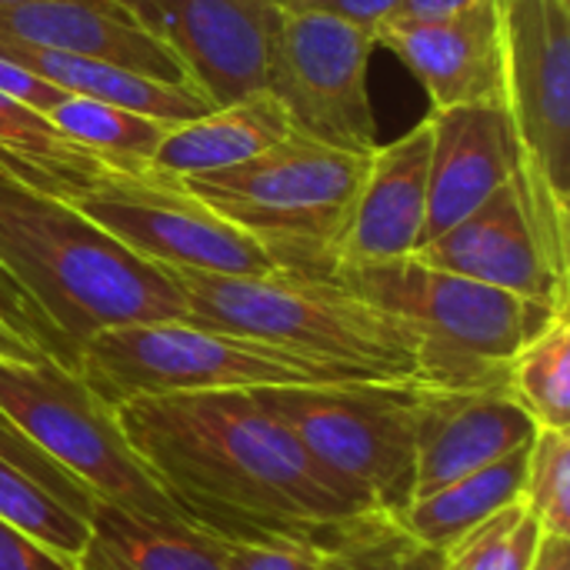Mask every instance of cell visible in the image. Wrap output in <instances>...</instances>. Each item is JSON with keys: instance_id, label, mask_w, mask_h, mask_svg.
I'll list each match as a JSON object with an SVG mask.
<instances>
[{"instance_id": "8d00e7d4", "label": "cell", "mask_w": 570, "mask_h": 570, "mask_svg": "<svg viewBox=\"0 0 570 570\" xmlns=\"http://www.w3.org/2000/svg\"><path fill=\"white\" fill-rule=\"evenodd\" d=\"M407 570H448L444 551H434V548H421V544H414Z\"/></svg>"}, {"instance_id": "f1b7e54d", "label": "cell", "mask_w": 570, "mask_h": 570, "mask_svg": "<svg viewBox=\"0 0 570 570\" xmlns=\"http://www.w3.org/2000/svg\"><path fill=\"white\" fill-rule=\"evenodd\" d=\"M414 541L391 514L347 521L321 554L317 570H407Z\"/></svg>"}, {"instance_id": "44dd1931", "label": "cell", "mask_w": 570, "mask_h": 570, "mask_svg": "<svg viewBox=\"0 0 570 570\" xmlns=\"http://www.w3.org/2000/svg\"><path fill=\"white\" fill-rule=\"evenodd\" d=\"M0 53L7 60L20 63L23 70L50 80L63 94L94 97V100H104L114 107H127L144 117L164 120V124H187V120L214 110L204 100V94L187 80H157V77H147V73L107 63V60L57 53V50L30 47V43H17V40H0Z\"/></svg>"}, {"instance_id": "83f0119b", "label": "cell", "mask_w": 570, "mask_h": 570, "mask_svg": "<svg viewBox=\"0 0 570 570\" xmlns=\"http://www.w3.org/2000/svg\"><path fill=\"white\" fill-rule=\"evenodd\" d=\"M524 511L541 524V534L570 538V434L558 428H538L528 478L521 488Z\"/></svg>"}, {"instance_id": "2e32d148", "label": "cell", "mask_w": 570, "mask_h": 570, "mask_svg": "<svg viewBox=\"0 0 570 570\" xmlns=\"http://www.w3.org/2000/svg\"><path fill=\"white\" fill-rule=\"evenodd\" d=\"M428 224L424 244L478 210L524 160L504 104H464L431 110ZM421 244V247H424Z\"/></svg>"}, {"instance_id": "7402d4cb", "label": "cell", "mask_w": 570, "mask_h": 570, "mask_svg": "<svg viewBox=\"0 0 570 570\" xmlns=\"http://www.w3.org/2000/svg\"><path fill=\"white\" fill-rule=\"evenodd\" d=\"M531 444L494 461V464H488V468H481V471H474V474H464V478L444 484L441 491H434L428 498L411 501L404 508V514L397 518L401 528L411 534L414 544L448 551L471 528H478L481 521H488L501 508L521 501Z\"/></svg>"}, {"instance_id": "7a4b0ae2", "label": "cell", "mask_w": 570, "mask_h": 570, "mask_svg": "<svg viewBox=\"0 0 570 570\" xmlns=\"http://www.w3.org/2000/svg\"><path fill=\"white\" fill-rule=\"evenodd\" d=\"M0 271L47 331L53 361L77 371V351L107 327L184 321L167 267L144 261L70 200L0 167Z\"/></svg>"}, {"instance_id": "cb8c5ba5", "label": "cell", "mask_w": 570, "mask_h": 570, "mask_svg": "<svg viewBox=\"0 0 570 570\" xmlns=\"http://www.w3.org/2000/svg\"><path fill=\"white\" fill-rule=\"evenodd\" d=\"M90 504L94 494L77 481L47 478L0 454V521L13 524L73 564L87 541Z\"/></svg>"}, {"instance_id": "8992f818", "label": "cell", "mask_w": 570, "mask_h": 570, "mask_svg": "<svg viewBox=\"0 0 570 570\" xmlns=\"http://www.w3.org/2000/svg\"><path fill=\"white\" fill-rule=\"evenodd\" d=\"M424 387L414 381H347L254 387V394L354 508L401 518L414 498Z\"/></svg>"}, {"instance_id": "d6986e66", "label": "cell", "mask_w": 570, "mask_h": 570, "mask_svg": "<svg viewBox=\"0 0 570 570\" xmlns=\"http://www.w3.org/2000/svg\"><path fill=\"white\" fill-rule=\"evenodd\" d=\"M227 544L187 521H164L94 498L77 570H224Z\"/></svg>"}, {"instance_id": "e575fe53", "label": "cell", "mask_w": 570, "mask_h": 570, "mask_svg": "<svg viewBox=\"0 0 570 570\" xmlns=\"http://www.w3.org/2000/svg\"><path fill=\"white\" fill-rule=\"evenodd\" d=\"M50 354H43L33 341H27L23 334H17L3 317H0V361H17V364H37L47 361Z\"/></svg>"}, {"instance_id": "ffe728a7", "label": "cell", "mask_w": 570, "mask_h": 570, "mask_svg": "<svg viewBox=\"0 0 570 570\" xmlns=\"http://www.w3.org/2000/svg\"><path fill=\"white\" fill-rule=\"evenodd\" d=\"M291 134L284 107L271 90L214 107L187 124H174L157 144L150 167L167 177H197L244 164Z\"/></svg>"}, {"instance_id": "3957f363", "label": "cell", "mask_w": 570, "mask_h": 570, "mask_svg": "<svg viewBox=\"0 0 570 570\" xmlns=\"http://www.w3.org/2000/svg\"><path fill=\"white\" fill-rule=\"evenodd\" d=\"M187 321L254 337L357 381H421V341L407 321L364 301L337 277L271 271L207 274L167 267Z\"/></svg>"}, {"instance_id": "603a6c76", "label": "cell", "mask_w": 570, "mask_h": 570, "mask_svg": "<svg viewBox=\"0 0 570 570\" xmlns=\"http://www.w3.org/2000/svg\"><path fill=\"white\" fill-rule=\"evenodd\" d=\"M0 167L30 187L73 200L107 164L70 144L40 110L0 94Z\"/></svg>"}, {"instance_id": "836d02e7", "label": "cell", "mask_w": 570, "mask_h": 570, "mask_svg": "<svg viewBox=\"0 0 570 570\" xmlns=\"http://www.w3.org/2000/svg\"><path fill=\"white\" fill-rule=\"evenodd\" d=\"M478 3H484V0H397V10L391 20H434V17L461 13Z\"/></svg>"}, {"instance_id": "5bb4252c", "label": "cell", "mask_w": 570, "mask_h": 570, "mask_svg": "<svg viewBox=\"0 0 570 570\" xmlns=\"http://www.w3.org/2000/svg\"><path fill=\"white\" fill-rule=\"evenodd\" d=\"M431 117L367 154V167L344 230L334 244V271L411 257L428 224Z\"/></svg>"}, {"instance_id": "484cf974", "label": "cell", "mask_w": 570, "mask_h": 570, "mask_svg": "<svg viewBox=\"0 0 570 570\" xmlns=\"http://www.w3.org/2000/svg\"><path fill=\"white\" fill-rule=\"evenodd\" d=\"M511 397L538 428H570V314H554L508 367Z\"/></svg>"}, {"instance_id": "4dcf8cb0", "label": "cell", "mask_w": 570, "mask_h": 570, "mask_svg": "<svg viewBox=\"0 0 570 570\" xmlns=\"http://www.w3.org/2000/svg\"><path fill=\"white\" fill-rule=\"evenodd\" d=\"M274 7L287 10V13L334 17V20H344V23L377 33V27H384L394 17L397 0H274Z\"/></svg>"}, {"instance_id": "d6a6232c", "label": "cell", "mask_w": 570, "mask_h": 570, "mask_svg": "<svg viewBox=\"0 0 570 570\" xmlns=\"http://www.w3.org/2000/svg\"><path fill=\"white\" fill-rule=\"evenodd\" d=\"M0 94L27 104V107L40 110V114H47L63 97L60 87H53L50 80H43V77H37L30 70H23L20 63L7 60L3 53H0Z\"/></svg>"}, {"instance_id": "7c38bea8", "label": "cell", "mask_w": 570, "mask_h": 570, "mask_svg": "<svg viewBox=\"0 0 570 570\" xmlns=\"http://www.w3.org/2000/svg\"><path fill=\"white\" fill-rule=\"evenodd\" d=\"M504 107L524 154L570 200V0H498Z\"/></svg>"}, {"instance_id": "277c9868", "label": "cell", "mask_w": 570, "mask_h": 570, "mask_svg": "<svg viewBox=\"0 0 570 570\" xmlns=\"http://www.w3.org/2000/svg\"><path fill=\"white\" fill-rule=\"evenodd\" d=\"M334 277L414 327L421 381L438 391H508L511 357L554 314L568 311L428 267L414 257L341 267Z\"/></svg>"}, {"instance_id": "5b68a950", "label": "cell", "mask_w": 570, "mask_h": 570, "mask_svg": "<svg viewBox=\"0 0 570 570\" xmlns=\"http://www.w3.org/2000/svg\"><path fill=\"white\" fill-rule=\"evenodd\" d=\"M367 154L287 134L227 170L180 177L210 210L247 230L277 271L334 277V244L361 187Z\"/></svg>"}, {"instance_id": "d590c367", "label": "cell", "mask_w": 570, "mask_h": 570, "mask_svg": "<svg viewBox=\"0 0 570 570\" xmlns=\"http://www.w3.org/2000/svg\"><path fill=\"white\" fill-rule=\"evenodd\" d=\"M531 570H570V538L544 534L534 554Z\"/></svg>"}, {"instance_id": "52a82bcc", "label": "cell", "mask_w": 570, "mask_h": 570, "mask_svg": "<svg viewBox=\"0 0 570 570\" xmlns=\"http://www.w3.org/2000/svg\"><path fill=\"white\" fill-rule=\"evenodd\" d=\"M77 374L110 411H117L124 401L157 394L357 381L284 347L214 331L187 317L124 324L94 334L77 351Z\"/></svg>"}, {"instance_id": "f546056e", "label": "cell", "mask_w": 570, "mask_h": 570, "mask_svg": "<svg viewBox=\"0 0 570 570\" xmlns=\"http://www.w3.org/2000/svg\"><path fill=\"white\" fill-rule=\"evenodd\" d=\"M327 541H281V544H227L224 570H317Z\"/></svg>"}, {"instance_id": "1f68e13d", "label": "cell", "mask_w": 570, "mask_h": 570, "mask_svg": "<svg viewBox=\"0 0 570 570\" xmlns=\"http://www.w3.org/2000/svg\"><path fill=\"white\" fill-rule=\"evenodd\" d=\"M0 570H77L73 561L60 558L47 544L0 521Z\"/></svg>"}, {"instance_id": "4316f807", "label": "cell", "mask_w": 570, "mask_h": 570, "mask_svg": "<svg viewBox=\"0 0 570 570\" xmlns=\"http://www.w3.org/2000/svg\"><path fill=\"white\" fill-rule=\"evenodd\" d=\"M541 538V524L514 501L458 538L444 561L448 570H531Z\"/></svg>"}, {"instance_id": "9c48e42d", "label": "cell", "mask_w": 570, "mask_h": 570, "mask_svg": "<svg viewBox=\"0 0 570 570\" xmlns=\"http://www.w3.org/2000/svg\"><path fill=\"white\" fill-rule=\"evenodd\" d=\"M570 200L524 154L514 177L411 257L548 307H568Z\"/></svg>"}, {"instance_id": "ac0fdd59", "label": "cell", "mask_w": 570, "mask_h": 570, "mask_svg": "<svg viewBox=\"0 0 570 570\" xmlns=\"http://www.w3.org/2000/svg\"><path fill=\"white\" fill-rule=\"evenodd\" d=\"M0 40L107 60L157 80H187L170 47L157 33H150L120 0L10 3L0 7Z\"/></svg>"}, {"instance_id": "d4e9b609", "label": "cell", "mask_w": 570, "mask_h": 570, "mask_svg": "<svg viewBox=\"0 0 570 570\" xmlns=\"http://www.w3.org/2000/svg\"><path fill=\"white\" fill-rule=\"evenodd\" d=\"M43 117L70 144L90 150L107 167H124V170L147 167L157 144L174 127V124L144 117L137 110L114 107L94 97H77V94H63Z\"/></svg>"}, {"instance_id": "ba28073f", "label": "cell", "mask_w": 570, "mask_h": 570, "mask_svg": "<svg viewBox=\"0 0 570 570\" xmlns=\"http://www.w3.org/2000/svg\"><path fill=\"white\" fill-rule=\"evenodd\" d=\"M0 414L94 498L127 511L180 521L164 491L127 448L117 414L53 357L0 361Z\"/></svg>"}, {"instance_id": "e0dca14e", "label": "cell", "mask_w": 570, "mask_h": 570, "mask_svg": "<svg viewBox=\"0 0 570 570\" xmlns=\"http://www.w3.org/2000/svg\"><path fill=\"white\" fill-rule=\"evenodd\" d=\"M538 434L534 417L508 391H438L424 387L417 404L414 498L474 474Z\"/></svg>"}, {"instance_id": "30bf717a", "label": "cell", "mask_w": 570, "mask_h": 570, "mask_svg": "<svg viewBox=\"0 0 570 570\" xmlns=\"http://www.w3.org/2000/svg\"><path fill=\"white\" fill-rule=\"evenodd\" d=\"M124 247L160 267L207 274H271L274 257L240 227L210 210L180 177L104 167L73 200Z\"/></svg>"}, {"instance_id": "9a60e30c", "label": "cell", "mask_w": 570, "mask_h": 570, "mask_svg": "<svg viewBox=\"0 0 570 570\" xmlns=\"http://www.w3.org/2000/svg\"><path fill=\"white\" fill-rule=\"evenodd\" d=\"M374 37L417 77L431 110L504 104L498 0L434 20H387Z\"/></svg>"}, {"instance_id": "8fae6325", "label": "cell", "mask_w": 570, "mask_h": 570, "mask_svg": "<svg viewBox=\"0 0 570 570\" xmlns=\"http://www.w3.org/2000/svg\"><path fill=\"white\" fill-rule=\"evenodd\" d=\"M377 37L321 13H277L264 90L284 107L294 134L337 150L371 154L377 120L367 94V67Z\"/></svg>"}, {"instance_id": "6da1fadb", "label": "cell", "mask_w": 570, "mask_h": 570, "mask_svg": "<svg viewBox=\"0 0 570 570\" xmlns=\"http://www.w3.org/2000/svg\"><path fill=\"white\" fill-rule=\"evenodd\" d=\"M114 414L180 521L224 544L327 541L364 514L254 391L134 397Z\"/></svg>"}, {"instance_id": "4fadbf2b", "label": "cell", "mask_w": 570, "mask_h": 570, "mask_svg": "<svg viewBox=\"0 0 570 570\" xmlns=\"http://www.w3.org/2000/svg\"><path fill=\"white\" fill-rule=\"evenodd\" d=\"M180 60L210 107L264 90L274 0H120Z\"/></svg>"}]
</instances>
